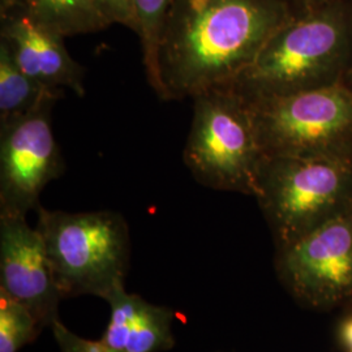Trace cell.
<instances>
[{
  "label": "cell",
  "instance_id": "6da1fadb",
  "mask_svg": "<svg viewBox=\"0 0 352 352\" xmlns=\"http://www.w3.org/2000/svg\"><path fill=\"white\" fill-rule=\"evenodd\" d=\"M296 13L287 0H171L158 49L161 100L230 85Z\"/></svg>",
  "mask_w": 352,
  "mask_h": 352
},
{
  "label": "cell",
  "instance_id": "7a4b0ae2",
  "mask_svg": "<svg viewBox=\"0 0 352 352\" xmlns=\"http://www.w3.org/2000/svg\"><path fill=\"white\" fill-rule=\"evenodd\" d=\"M352 59V0L296 13L230 85L250 102L343 82Z\"/></svg>",
  "mask_w": 352,
  "mask_h": 352
},
{
  "label": "cell",
  "instance_id": "3957f363",
  "mask_svg": "<svg viewBox=\"0 0 352 352\" xmlns=\"http://www.w3.org/2000/svg\"><path fill=\"white\" fill-rule=\"evenodd\" d=\"M43 239L62 299L98 296L107 300L126 289L131 236L126 219L111 210L68 213L38 206Z\"/></svg>",
  "mask_w": 352,
  "mask_h": 352
},
{
  "label": "cell",
  "instance_id": "277c9868",
  "mask_svg": "<svg viewBox=\"0 0 352 352\" xmlns=\"http://www.w3.org/2000/svg\"><path fill=\"white\" fill-rule=\"evenodd\" d=\"M192 100L183 151L190 174L204 187L256 196L265 154L251 102L230 87L205 90Z\"/></svg>",
  "mask_w": 352,
  "mask_h": 352
},
{
  "label": "cell",
  "instance_id": "5b68a950",
  "mask_svg": "<svg viewBox=\"0 0 352 352\" xmlns=\"http://www.w3.org/2000/svg\"><path fill=\"white\" fill-rule=\"evenodd\" d=\"M278 248L352 208V161L264 157L254 196Z\"/></svg>",
  "mask_w": 352,
  "mask_h": 352
},
{
  "label": "cell",
  "instance_id": "8992f818",
  "mask_svg": "<svg viewBox=\"0 0 352 352\" xmlns=\"http://www.w3.org/2000/svg\"><path fill=\"white\" fill-rule=\"evenodd\" d=\"M251 104L266 157L352 161V90L343 82Z\"/></svg>",
  "mask_w": 352,
  "mask_h": 352
},
{
  "label": "cell",
  "instance_id": "52a82bcc",
  "mask_svg": "<svg viewBox=\"0 0 352 352\" xmlns=\"http://www.w3.org/2000/svg\"><path fill=\"white\" fill-rule=\"evenodd\" d=\"M276 267L285 287L307 305L352 298V208L278 248Z\"/></svg>",
  "mask_w": 352,
  "mask_h": 352
},
{
  "label": "cell",
  "instance_id": "ba28073f",
  "mask_svg": "<svg viewBox=\"0 0 352 352\" xmlns=\"http://www.w3.org/2000/svg\"><path fill=\"white\" fill-rule=\"evenodd\" d=\"M47 103L0 126V215L26 217L45 187L63 173Z\"/></svg>",
  "mask_w": 352,
  "mask_h": 352
},
{
  "label": "cell",
  "instance_id": "9c48e42d",
  "mask_svg": "<svg viewBox=\"0 0 352 352\" xmlns=\"http://www.w3.org/2000/svg\"><path fill=\"white\" fill-rule=\"evenodd\" d=\"M0 292L24 304L42 327L59 320L63 299L43 239L26 217L0 215Z\"/></svg>",
  "mask_w": 352,
  "mask_h": 352
},
{
  "label": "cell",
  "instance_id": "30bf717a",
  "mask_svg": "<svg viewBox=\"0 0 352 352\" xmlns=\"http://www.w3.org/2000/svg\"><path fill=\"white\" fill-rule=\"evenodd\" d=\"M0 45L45 88L85 96L84 69L65 49L63 36L39 23L20 0L0 3Z\"/></svg>",
  "mask_w": 352,
  "mask_h": 352
},
{
  "label": "cell",
  "instance_id": "8fae6325",
  "mask_svg": "<svg viewBox=\"0 0 352 352\" xmlns=\"http://www.w3.org/2000/svg\"><path fill=\"white\" fill-rule=\"evenodd\" d=\"M106 302L110 318L101 340L118 352H166L175 346L174 309L119 289Z\"/></svg>",
  "mask_w": 352,
  "mask_h": 352
},
{
  "label": "cell",
  "instance_id": "7c38bea8",
  "mask_svg": "<svg viewBox=\"0 0 352 352\" xmlns=\"http://www.w3.org/2000/svg\"><path fill=\"white\" fill-rule=\"evenodd\" d=\"M63 91L45 88L24 74L0 45V126L55 103Z\"/></svg>",
  "mask_w": 352,
  "mask_h": 352
},
{
  "label": "cell",
  "instance_id": "4fadbf2b",
  "mask_svg": "<svg viewBox=\"0 0 352 352\" xmlns=\"http://www.w3.org/2000/svg\"><path fill=\"white\" fill-rule=\"evenodd\" d=\"M39 23L65 37L94 33L109 24L91 0H20Z\"/></svg>",
  "mask_w": 352,
  "mask_h": 352
},
{
  "label": "cell",
  "instance_id": "5bb4252c",
  "mask_svg": "<svg viewBox=\"0 0 352 352\" xmlns=\"http://www.w3.org/2000/svg\"><path fill=\"white\" fill-rule=\"evenodd\" d=\"M170 3L171 0H133L142 62L151 89L160 98L162 97V87L158 71V49Z\"/></svg>",
  "mask_w": 352,
  "mask_h": 352
},
{
  "label": "cell",
  "instance_id": "9a60e30c",
  "mask_svg": "<svg viewBox=\"0 0 352 352\" xmlns=\"http://www.w3.org/2000/svg\"><path fill=\"white\" fill-rule=\"evenodd\" d=\"M43 327L24 304L0 292V352H19L37 340Z\"/></svg>",
  "mask_w": 352,
  "mask_h": 352
},
{
  "label": "cell",
  "instance_id": "2e32d148",
  "mask_svg": "<svg viewBox=\"0 0 352 352\" xmlns=\"http://www.w3.org/2000/svg\"><path fill=\"white\" fill-rule=\"evenodd\" d=\"M50 327L60 352H118L102 340H87L77 336L60 320H56Z\"/></svg>",
  "mask_w": 352,
  "mask_h": 352
},
{
  "label": "cell",
  "instance_id": "e0dca14e",
  "mask_svg": "<svg viewBox=\"0 0 352 352\" xmlns=\"http://www.w3.org/2000/svg\"><path fill=\"white\" fill-rule=\"evenodd\" d=\"M91 3L109 25L120 24L133 32L138 30L133 0H91Z\"/></svg>",
  "mask_w": 352,
  "mask_h": 352
},
{
  "label": "cell",
  "instance_id": "ac0fdd59",
  "mask_svg": "<svg viewBox=\"0 0 352 352\" xmlns=\"http://www.w3.org/2000/svg\"><path fill=\"white\" fill-rule=\"evenodd\" d=\"M340 340L347 352H352V316L340 324Z\"/></svg>",
  "mask_w": 352,
  "mask_h": 352
},
{
  "label": "cell",
  "instance_id": "d6986e66",
  "mask_svg": "<svg viewBox=\"0 0 352 352\" xmlns=\"http://www.w3.org/2000/svg\"><path fill=\"white\" fill-rule=\"evenodd\" d=\"M289 4L299 12L307 11L309 8H314L317 6L325 4V3H330V1H336V0H287Z\"/></svg>",
  "mask_w": 352,
  "mask_h": 352
},
{
  "label": "cell",
  "instance_id": "ffe728a7",
  "mask_svg": "<svg viewBox=\"0 0 352 352\" xmlns=\"http://www.w3.org/2000/svg\"><path fill=\"white\" fill-rule=\"evenodd\" d=\"M343 84L350 90H352V59L351 63L349 65V69H347V72L344 75V78H343Z\"/></svg>",
  "mask_w": 352,
  "mask_h": 352
}]
</instances>
